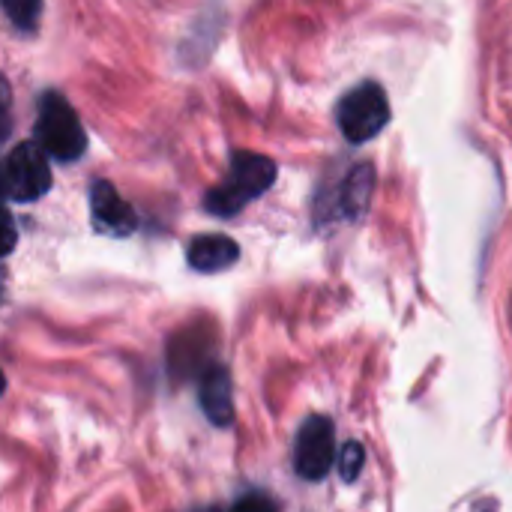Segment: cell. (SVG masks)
<instances>
[{"label": "cell", "mask_w": 512, "mask_h": 512, "mask_svg": "<svg viewBox=\"0 0 512 512\" xmlns=\"http://www.w3.org/2000/svg\"><path fill=\"white\" fill-rule=\"evenodd\" d=\"M189 264L201 273H216L231 267L240 258V246L222 234H201L189 243Z\"/></svg>", "instance_id": "8"}, {"label": "cell", "mask_w": 512, "mask_h": 512, "mask_svg": "<svg viewBox=\"0 0 512 512\" xmlns=\"http://www.w3.org/2000/svg\"><path fill=\"white\" fill-rule=\"evenodd\" d=\"M339 129L348 141L363 144L375 138L387 123H390V102L381 84L366 81L354 87L342 102H339Z\"/></svg>", "instance_id": "3"}, {"label": "cell", "mask_w": 512, "mask_h": 512, "mask_svg": "<svg viewBox=\"0 0 512 512\" xmlns=\"http://www.w3.org/2000/svg\"><path fill=\"white\" fill-rule=\"evenodd\" d=\"M15 246V225H12V216L0 207V258L9 255Z\"/></svg>", "instance_id": "12"}, {"label": "cell", "mask_w": 512, "mask_h": 512, "mask_svg": "<svg viewBox=\"0 0 512 512\" xmlns=\"http://www.w3.org/2000/svg\"><path fill=\"white\" fill-rule=\"evenodd\" d=\"M3 189L15 201H36L51 189V168L48 153L36 141L18 144L3 165Z\"/></svg>", "instance_id": "4"}, {"label": "cell", "mask_w": 512, "mask_h": 512, "mask_svg": "<svg viewBox=\"0 0 512 512\" xmlns=\"http://www.w3.org/2000/svg\"><path fill=\"white\" fill-rule=\"evenodd\" d=\"M3 387H6V378H3V372H0V396H3Z\"/></svg>", "instance_id": "13"}, {"label": "cell", "mask_w": 512, "mask_h": 512, "mask_svg": "<svg viewBox=\"0 0 512 512\" xmlns=\"http://www.w3.org/2000/svg\"><path fill=\"white\" fill-rule=\"evenodd\" d=\"M90 210H93V222H99V231L108 234H132L135 231V210L120 198V192L108 183L99 180L90 189Z\"/></svg>", "instance_id": "6"}, {"label": "cell", "mask_w": 512, "mask_h": 512, "mask_svg": "<svg viewBox=\"0 0 512 512\" xmlns=\"http://www.w3.org/2000/svg\"><path fill=\"white\" fill-rule=\"evenodd\" d=\"M201 408L210 423L231 426L234 420V399H231V378L222 366H210L201 378Z\"/></svg>", "instance_id": "7"}, {"label": "cell", "mask_w": 512, "mask_h": 512, "mask_svg": "<svg viewBox=\"0 0 512 512\" xmlns=\"http://www.w3.org/2000/svg\"><path fill=\"white\" fill-rule=\"evenodd\" d=\"M36 135H39L42 150L48 156L60 159V162L78 159L84 153V147H87V132L81 126L78 114L72 111V105L60 93H45L42 96Z\"/></svg>", "instance_id": "2"}, {"label": "cell", "mask_w": 512, "mask_h": 512, "mask_svg": "<svg viewBox=\"0 0 512 512\" xmlns=\"http://www.w3.org/2000/svg\"><path fill=\"white\" fill-rule=\"evenodd\" d=\"M336 456V429L327 417H309L297 435L294 468L303 480H324Z\"/></svg>", "instance_id": "5"}, {"label": "cell", "mask_w": 512, "mask_h": 512, "mask_svg": "<svg viewBox=\"0 0 512 512\" xmlns=\"http://www.w3.org/2000/svg\"><path fill=\"white\" fill-rule=\"evenodd\" d=\"M0 294H3V282H0Z\"/></svg>", "instance_id": "14"}, {"label": "cell", "mask_w": 512, "mask_h": 512, "mask_svg": "<svg viewBox=\"0 0 512 512\" xmlns=\"http://www.w3.org/2000/svg\"><path fill=\"white\" fill-rule=\"evenodd\" d=\"M372 186H375V168L357 165L339 189V216H345V219L363 216L369 207V198H372Z\"/></svg>", "instance_id": "9"}, {"label": "cell", "mask_w": 512, "mask_h": 512, "mask_svg": "<svg viewBox=\"0 0 512 512\" xmlns=\"http://www.w3.org/2000/svg\"><path fill=\"white\" fill-rule=\"evenodd\" d=\"M9 21L21 30H33L42 15V0H0Z\"/></svg>", "instance_id": "10"}, {"label": "cell", "mask_w": 512, "mask_h": 512, "mask_svg": "<svg viewBox=\"0 0 512 512\" xmlns=\"http://www.w3.org/2000/svg\"><path fill=\"white\" fill-rule=\"evenodd\" d=\"M363 462H366V453L357 441H348L339 453V471H342V480L345 483H354L363 471Z\"/></svg>", "instance_id": "11"}, {"label": "cell", "mask_w": 512, "mask_h": 512, "mask_svg": "<svg viewBox=\"0 0 512 512\" xmlns=\"http://www.w3.org/2000/svg\"><path fill=\"white\" fill-rule=\"evenodd\" d=\"M276 180V162L261 153H234L231 174L222 186L207 195V210L219 216H231L243 210L252 198L267 192Z\"/></svg>", "instance_id": "1"}]
</instances>
